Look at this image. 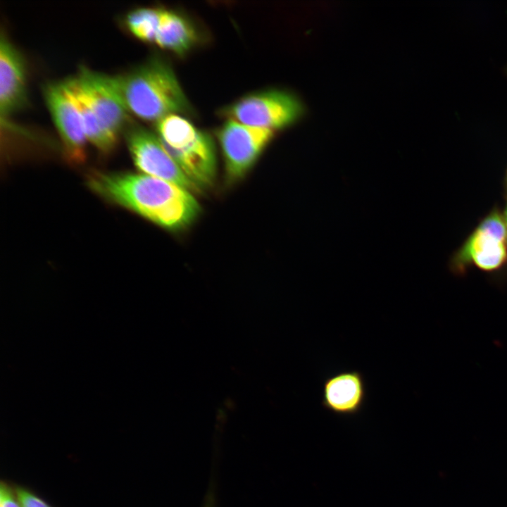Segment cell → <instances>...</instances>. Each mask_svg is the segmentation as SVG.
Instances as JSON below:
<instances>
[{"label":"cell","mask_w":507,"mask_h":507,"mask_svg":"<svg viewBox=\"0 0 507 507\" xmlns=\"http://www.w3.org/2000/svg\"><path fill=\"white\" fill-rule=\"evenodd\" d=\"M109 78L129 112L141 119L156 123L169 115L193 113L173 68L161 56Z\"/></svg>","instance_id":"2"},{"label":"cell","mask_w":507,"mask_h":507,"mask_svg":"<svg viewBox=\"0 0 507 507\" xmlns=\"http://www.w3.org/2000/svg\"><path fill=\"white\" fill-rule=\"evenodd\" d=\"M507 240L478 227L460 250L456 262H470L483 270L500 268L507 262Z\"/></svg>","instance_id":"12"},{"label":"cell","mask_w":507,"mask_h":507,"mask_svg":"<svg viewBox=\"0 0 507 507\" xmlns=\"http://www.w3.org/2000/svg\"><path fill=\"white\" fill-rule=\"evenodd\" d=\"M80 115L87 139L104 154L111 152L118 138L108 132L103 126L93 110L77 77H68L61 80Z\"/></svg>","instance_id":"13"},{"label":"cell","mask_w":507,"mask_h":507,"mask_svg":"<svg viewBox=\"0 0 507 507\" xmlns=\"http://www.w3.org/2000/svg\"><path fill=\"white\" fill-rule=\"evenodd\" d=\"M124 132L134 163L142 173L197 192L195 187L164 148L156 133L132 123Z\"/></svg>","instance_id":"6"},{"label":"cell","mask_w":507,"mask_h":507,"mask_svg":"<svg viewBox=\"0 0 507 507\" xmlns=\"http://www.w3.org/2000/svg\"><path fill=\"white\" fill-rule=\"evenodd\" d=\"M87 182L101 197L170 231L190 225L201 211L192 192L142 173L94 172Z\"/></svg>","instance_id":"1"},{"label":"cell","mask_w":507,"mask_h":507,"mask_svg":"<svg viewBox=\"0 0 507 507\" xmlns=\"http://www.w3.org/2000/svg\"><path fill=\"white\" fill-rule=\"evenodd\" d=\"M504 220H505V223H506V227H507V207H506V210H505Z\"/></svg>","instance_id":"18"},{"label":"cell","mask_w":507,"mask_h":507,"mask_svg":"<svg viewBox=\"0 0 507 507\" xmlns=\"http://www.w3.org/2000/svg\"><path fill=\"white\" fill-rule=\"evenodd\" d=\"M203 507H215L214 496L212 492H209L206 496Z\"/></svg>","instance_id":"17"},{"label":"cell","mask_w":507,"mask_h":507,"mask_svg":"<svg viewBox=\"0 0 507 507\" xmlns=\"http://www.w3.org/2000/svg\"><path fill=\"white\" fill-rule=\"evenodd\" d=\"M303 113V105L296 96L278 89L247 94L220 110L226 120L274 132L292 125Z\"/></svg>","instance_id":"4"},{"label":"cell","mask_w":507,"mask_h":507,"mask_svg":"<svg viewBox=\"0 0 507 507\" xmlns=\"http://www.w3.org/2000/svg\"><path fill=\"white\" fill-rule=\"evenodd\" d=\"M75 76L103 126L118 138L131 122L130 112L111 84L109 75L82 67Z\"/></svg>","instance_id":"8"},{"label":"cell","mask_w":507,"mask_h":507,"mask_svg":"<svg viewBox=\"0 0 507 507\" xmlns=\"http://www.w3.org/2000/svg\"><path fill=\"white\" fill-rule=\"evenodd\" d=\"M366 387L363 374L344 370L325 379L323 385L322 406L340 416L358 414L365 403Z\"/></svg>","instance_id":"10"},{"label":"cell","mask_w":507,"mask_h":507,"mask_svg":"<svg viewBox=\"0 0 507 507\" xmlns=\"http://www.w3.org/2000/svg\"><path fill=\"white\" fill-rule=\"evenodd\" d=\"M20 507H54L30 487L15 484Z\"/></svg>","instance_id":"15"},{"label":"cell","mask_w":507,"mask_h":507,"mask_svg":"<svg viewBox=\"0 0 507 507\" xmlns=\"http://www.w3.org/2000/svg\"><path fill=\"white\" fill-rule=\"evenodd\" d=\"M161 15V8L140 7L130 11L125 17V24L137 39L154 43Z\"/></svg>","instance_id":"14"},{"label":"cell","mask_w":507,"mask_h":507,"mask_svg":"<svg viewBox=\"0 0 507 507\" xmlns=\"http://www.w3.org/2000/svg\"><path fill=\"white\" fill-rule=\"evenodd\" d=\"M156 133L197 192L213 184L217 170L216 148L208 132L183 115L173 114L156 123Z\"/></svg>","instance_id":"3"},{"label":"cell","mask_w":507,"mask_h":507,"mask_svg":"<svg viewBox=\"0 0 507 507\" xmlns=\"http://www.w3.org/2000/svg\"><path fill=\"white\" fill-rule=\"evenodd\" d=\"M200 39L196 27L187 17L180 12L161 8L156 44L183 56L196 46Z\"/></svg>","instance_id":"11"},{"label":"cell","mask_w":507,"mask_h":507,"mask_svg":"<svg viewBox=\"0 0 507 507\" xmlns=\"http://www.w3.org/2000/svg\"><path fill=\"white\" fill-rule=\"evenodd\" d=\"M27 102L26 68L21 53L1 34L0 40V113L8 117Z\"/></svg>","instance_id":"9"},{"label":"cell","mask_w":507,"mask_h":507,"mask_svg":"<svg viewBox=\"0 0 507 507\" xmlns=\"http://www.w3.org/2000/svg\"><path fill=\"white\" fill-rule=\"evenodd\" d=\"M0 507H20L15 484L5 480L0 482Z\"/></svg>","instance_id":"16"},{"label":"cell","mask_w":507,"mask_h":507,"mask_svg":"<svg viewBox=\"0 0 507 507\" xmlns=\"http://www.w3.org/2000/svg\"><path fill=\"white\" fill-rule=\"evenodd\" d=\"M51 119L63 143L68 160L81 163L86 158L87 138L79 113L62 81L50 82L43 88Z\"/></svg>","instance_id":"7"},{"label":"cell","mask_w":507,"mask_h":507,"mask_svg":"<svg viewBox=\"0 0 507 507\" xmlns=\"http://www.w3.org/2000/svg\"><path fill=\"white\" fill-rule=\"evenodd\" d=\"M275 132L232 120L218 129L216 137L224 159L227 180L242 179L270 144Z\"/></svg>","instance_id":"5"}]
</instances>
